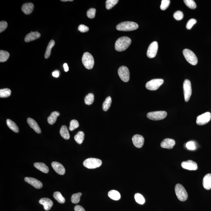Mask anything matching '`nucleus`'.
I'll list each match as a JSON object with an SVG mask.
<instances>
[{
	"instance_id": "49",
	"label": "nucleus",
	"mask_w": 211,
	"mask_h": 211,
	"mask_svg": "<svg viewBox=\"0 0 211 211\" xmlns=\"http://www.w3.org/2000/svg\"><path fill=\"white\" fill-rule=\"evenodd\" d=\"M63 67L65 72H67L69 71V67H68L67 64L65 63L63 64Z\"/></svg>"
},
{
	"instance_id": "2",
	"label": "nucleus",
	"mask_w": 211,
	"mask_h": 211,
	"mask_svg": "<svg viewBox=\"0 0 211 211\" xmlns=\"http://www.w3.org/2000/svg\"><path fill=\"white\" fill-rule=\"evenodd\" d=\"M139 28V25L135 22L127 21L121 22L116 26L117 30L120 31H131L135 30Z\"/></svg>"
},
{
	"instance_id": "42",
	"label": "nucleus",
	"mask_w": 211,
	"mask_h": 211,
	"mask_svg": "<svg viewBox=\"0 0 211 211\" xmlns=\"http://www.w3.org/2000/svg\"><path fill=\"white\" fill-rule=\"evenodd\" d=\"M96 13V9L91 8L88 10L87 16L90 19H93L95 17Z\"/></svg>"
},
{
	"instance_id": "18",
	"label": "nucleus",
	"mask_w": 211,
	"mask_h": 211,
	"mask_svg": "<svg viewBox=\"0 0 211 211\" xmlns=\"http://www.w3.org/2000/svg\"><path fill=\"white\" fill-rule=\"evenodd\" d=\"M175 141L174 140L170 139H166L163 140L161 143V148L172 149L175 145Z\"/></svg>"
},
{
	"instance_id": "47",
	"label": "nucleus",
	"mask_w": 211,
	"mask_h": 211,
	"mask_svg": "<svg viewBox=\"0 0 211 211\" xmlns=\"http://www.w3.org/2000/svg\"><path fill=\"white\" fill-rule=\"evenodd\" d=\"M74 209L75 211H85L84 208L80 205L75 206Z\"/></svg>"
},
{
	"instance_id": "48",
	"label": "nucleus",
	"mask_w": 211,
	"mask_h": 211,
	"mask_svg": "<svg viewBox=\"0 0 211 211\" xmlns=\"http://www.w3.org/2000/svg\"><path fill=\"white\" fill-rule=\"evenodd\" d=\"M53 76L55 78H58L59 76V72L58 71H55L52 73Z\"/></svg>"
},
{
	"instance_id": "33",
	"label": "nucleus",
	"mask_w": 211,
	"mask_h": 211,
	"mask_svg": "<svg viewBox=\"0 0 211 211\" xmlns=\"http://www.w3.org/2000/svg\"><path fill=\"white\" fill-rule=\"evenodd\" d=\"M94 100V96L93 93H90L87 95L84 98V102L87 105H90L93 103Z\"/></svg>"
},
{
	"instance_id": "9",
	"label": "nucleus",
	"mask_w": 211,
	"mask_h": 211,
	"mask_svg": "<svg viewBox=\"0 0 211 211\" xmlns=\"http://www.w3.org/2000/svg\"><path fill=\"white\" fill-rule=\"evenodd\" d=\"M118 73L120 78L124 82H127L130 80V71L127 67L124 66L120 67L118 69Z\"/></svg>"
},
{
	"instance_id": "24",
	"label": "nucleus",
	"mask_w": 211,
	"mask_h": 211,
	"mask_svg": "<svg viewBox=\"0 0 211 211\" xmlns=\"http://www.w3.org/2000/svg\"><path fill=\"white\" fill-rule=\"evenodd\" d=\"M60 115V114L58 111H53L50 114V117L47 118V121L49 124L53 125L56 123L58 117Z\"/></svg>"
},
{
	"instance_id": "19",
	"label": "nucleus",
	"mask_w": 211,
	"mask_h": 211,
	"mask_svg": "<svg viewBox=\"0 0 211 211\" xmlns=\"http://www.w3.org/2000/svg\"><path fill=\"white\" fill-rule=\"evenodd\" d=\"M41 36V34L38 32H31L25 37L24 41L26 42H29L30 41H35L38 39Z\"/></svg>"
},
{
	"instance_id": "3",
	"label": "nucleus",
	"mask_w": 211,
	"mask_h": 211,
	"mask_svg": "<svg viewBox=\"0 0 211 211\" xmlns=\"http://www.w3.org/2000/svg\"><path fill=\"white\" fill-rule=\"evenodd\" d=\"M175 191L178 200L182 201H185L188 198V194L183 186L180 184H176Z\"/></svg>"
},
{
	"instance_id": "31",
	"label": "nucleus",
	"mask_w": 211,
	"mask_h": 211,
	"mask_svg": "<svg viewBox=\"0 0 211 211\" xmlns=\"http://www.w3.org/2000/svg\"><path fill=\"white\" fill-rule=\"evenodd\" d=\"M53 197L58 203L63 204L65 202V199L59 192H56L53 194Z\"/></svg>"
},
{
	"instance_id": "15",
	"label": "nucleus",
	"mask_w": 211,
	"mask_h": 211,
	"mask_svg": "<svg viewBox=\"0 0 211 211\" xmlns=\"http://www.w3.org/2000/svg\"><path fill=\"white\" fill-rule=\"evenodd\" d=\"M24 180L25 182L37 189H40L42 187L43 185L41 182L35 178L26 177L24 178Z\"/></svg>"
},
{
	"instance_id": "4",
	"label": "nucleus",
	"mask_w": 211,
	"mask_h": 211,
	"mask_svg": "<svg viewBox=\"0 0 211 211\" xmlns=\"http://www.w3.org/2000/svg\"><path fill=\"white\" fill-rule=\"evenodd\" d=\"M102 164L101 160L96 158H89L83 163L84 167L89 169H94L100 167Z\"/></svg>"
},
{
	"instance_id": "29",
	"label": "nucleus",
	"mask_w": 211,
	"mask_h": 211,
	"mask_svg": "<svg viewBox=\"0 0 211 211\" xmlns=\"http://www.w3.org/2000/svg\"><path fill=\"white\" fill-rule=\"evenodd\" d=\"M84 132L79 131L74 136V139L77 143L81 144L84 140Z\"/></svg>"
},
{
	"instance_id": "17",
	"label": "nucleus",
	"mask_w": 211,
	"mask_h": 211,
	"mask_svg": "<svg viewBox=\"0 0 211 211\" xmlns=\"http://www.w3.org/2000/svg\"><path fill=\"white\" fill-rule=\"evenodd\" d=\"M40 204L44 206L45 210H50L53 206V202L50 199L48 198H42L39 200Z\"/></svg>"
},
{
	"instance_id": "35",
	"label": "nucleus",
	"mask_w": 211,
	"mask_h": 211,
	"mask_svg": "<svg viewBox=\"0 0 211 211\" xmlns=\"http://www.w3.org/2000/svg\"><path fill=\"white\" fill-rule=\"evenodd\" d=\"M135 201L140 205H143L145 203V199L143 196L139 193H136L135 195Z\"/></svg>"
},
{
	"instance_id": "41",
	"label": "nucleus",
	"mask_w": 211,
	"mask_h": 211,
	"mask_svg": "<svg viewBox=\"0 0 211 211\" xmlns=\"http://www.w3.org/2000/svg\"><path fill=\"white\" fill-rule=\"evenodd\" d=\"M173 16L177 20H180L183 18L184 15L182 11H178L174 13Z\"/></svg>"
},
{
	"instance_id": "22",
	"label": "nucleus",
	"mask_w": 211,
	"mask_h": 211,
	"mask_svg": "<svg viewBox=\"0 0 211 211\" xmlns=\"http://www.w3.org/2000/svg\"><path fill=\"white\" fill-rule=\"evenodd\" d=\"M203 186L205 189L207 190L211 188V174H208L205 176L203 181Z\"/></svg>"
},
{
	"instance_id": "39",
	"label": "nucleus",
	"mask_w": 211,
	"mask_h": 211,
	"mask_svg": "<svg viewBox=\"0 0 211 211\" xmlns=\"http://www.w3.org/2000/svg\"><path fill=\"white\" fill-rule=\"evenodd\" d=\"M79 126V124L78 122L76 120H72L71 121L70 124L69 130L71 131H73L78 128Z\"/></svg>"
},
{
	"instance_id": "32",
	"label": "nucleus",
	"mask_w": 211,
	"mask_h": 211,
	"mask_svg": "<svg viewBox=\"0 0 211 211\" xmlns=\"http://www.w3.org/2000/svg\"><path fill=\"white\" fill-rule=\"evenodd\" d=\"M10 57V54L8 52L4 50H0V62L6 61Z\"/></svg>"
},
{
	"instance_id": "16",
	"label": "nucleus",
	"mask_w": 211,
	"mask_h": 211,
	"mask_svg": "<svg viewBox=\"0 0 211 211\" xmlns=\"http://www.w3.org/2000/svg\"><path fill=\"white\" fill-rule=\"evenodd\" d=\"M52 167L56 173L59 175H63L65 174V170L63 165L56 161H54L51 163Z\"/></svg>"
},
{
	"instance_id": "36",
	"label": "nucleus",
	"mask_w": 211,
	"mask_h": 211,
	"mask_svg": "<svg viewBox=\"0 0 211 211\" xmlns=\"http://www.w3.org/2000/svg\"><path fill=\"white\" fill-rule=\"evenodd\" d=\"M118 2V0H107L106 2V7L107 9L110 10Z\"/></svg>"
},
{
	"instance_id": "46",
	"label": "nucleus",
	"mask_w": 211,
	"mask_h": 211,
	"mask_svg": "<svg viewBox=\"0 0 211 211\" xmlns=\"http://www.w3.org/2000/svg\"><path fill=\"white\" fill-rule=\"evenodd\" d=\"M78 30L81 32H88L89 28L85 25L81 24L79 26Z\"/></svg>"
},
{
	"instance_id": "37",
	"label": "nucleus",
	"mask_w": 211,
	"mask_h": 211,
	"mask_svg": "<svg viewBox=\"0 0 211 211\" xmlns=\"http://www.w3.org/2000/svg\"><path fill=\"white\" fill-rule=\"evenodd\" d=\"M82 195V193L79 192L72 195L71 197V201L74 204H77L79 203L80 200V197Z\"/></svg>"
},
{
	"instance_id": "50",
	"label": "nucleus",
	"mask_w": 211,
	"mask_h": 211,
	"mask_svg": "<svg viewBox=\"0 0 211 211\" xmlns=\"http://www.w3.org/2000/svg\"><path fill=\"white\" fill-rule=\"evenodd\" d=\"M61 1L62 2H67V1H71V2H72V1H73V0H62Z\"/></svg>"
},
{
	"instance_id": "5",
	"label": "nucleus",
	"mask_w": 211,
	"mask_h": 211,
	"mask_svg": "<svg viewBox=\"0 0 211 211\" xmlns=\"http://www.w3.org/2000/svg\"><path fill=\"white\" fill-rule=\"evenodd\" d=\"M82 61L86 69H91L94 64V60L93 56L88 52H86L83 55Z\"/></svg>"
},
{
	"instance_id": "13",
	"label": "nucleus",
	"mask_w": 211,
	"mask_h": 211,
	"mask_svg": "<svg viewBox=\"0 0 211 211\" xmlns=\"http://www.w3.org/2000/svg\"><path fill=\"white\" fill-rule=\"evenodd\" d=\"M182 166L183 169L190 170H196L198 168L197 163L191 160L183 162Z\"/></svg>"
},
{
	"instance_id": "1",
	"label": "nucleus",
	"mask_w": 211,
	"mask_h": 211,
	"mask_svg": "<svg viewBox=\"0 0 211 211\" xmlns=\"http://www.w3.org/2000/svg\"><path fill=\"white\" fill-rule=\"evenodd\" d=\"M131 43V39L129 37H120L116 41L115 45V50L118 52L124 51L128 48Z\"/></svg>"
},
{
	"instance_id": "8",
	"label": "nucleus",
	"mask_w": 211,
	"mask_h": 211,
	"mask_svg": "<svg viewBox=\"0 0 211 211\" xmlns=\"http://www.w3.org/2000/svg\"><path fill=\"white\" fill-rule=\"evenodd\" d=\"M167 115V113L166 111H157L148 113L147 116L150 119L158 120L163 119Z\"/></svg>"
},
{
	"instance_id": "44",
	"label": "nucleus",
	"mask_w": 211,
	"mask_h": 211,
	"mask_svg": "<svg viewBox=\"0 0 211 211\" xmlns=\"http://www.w3.org/2000/svg\"><path fill=\"white\" fill-rule=\"evenodd\" d=\"M186 147L187 149L190 150H194L196 149L195 143L193 141H190L187 143L186 144Z\"/></svg>"
},
{
	"instance_id": "10",
	"label": "nucleus",
	"mask_w": 211,
	"mask_h": 211,
	"mask_svg": "<svg viewBox=\"0 0 211 211\" xmlns=\"http://www.w3.org/2000/svg\"><path fill=\"white\" fill-rule=\"evenodd\" d=\"M183 90L184 97L185 102L189 100L191 96L192 87L191 81L188 80H185L183 83Z\"/></svg>"
},
{
	"instance_id": "6",
	"label": "nucleus",
	"mask_w": 211,
	"mask_h": 211,
	"mask_svg": "<svg viewBox=\"0 0 211 211\" xmlns=\"http://www.w3.org/2000/svg\"><path fill=\"white\" fill-rule=\"evenodd\" d=\"M184 57L187 62L192 65H196L198 62L197 56L191 50L186 49L183 51Z\"/></svg>"
},
{
	"instance_id": "7",
	"label": "nucleus",
	"mask_w": 211,
	"mask_h": 211,
	"mask_svg": "<svg viewBox=\"0 0 211 211\" xmlns=\"http://www.w3.org/2000/svg\"><path fill=\"white\" fill-rule=\"evenodd\" d=\"M164 81L161 79H155L151 80L147 83L145 87L150 90H157L163 84Z\"/></svg>"
},
{
	"instance_id": "11",
	"label": "nucleus",
	"mask_w": 211,
	"mask_h": 211,
	"mask_svg": "<svg viewBox=\"0 0 211 211\" xmlns=\"http://www.w3.org/2000/svg\"><path fill=\"white\" fill-rule=\"evenodd\" d=\"M158 47V44L157 41H153L151 43L147 50V56L150 58L155 57L157 54Z\"/></svg>"
},
{
	"instance_id": "34",
	"label": "nucleus",
	"mask_w": 211,
	"mask_h": 211,
	"mask_svg": "<svg viewBox=\"0 0 211 211\" xmlns=\"http://www.w3.org/2000/svg\"><path fill=\"white\" fill-rule=\"evenodd\" d=\"M11 94V90L9 88H4L0 90V97L6 98L8 97Z\"/></svg>"
},
{
	"instance_id": "23",
	"label": "nucleus",
	"mask_w": 211,
	"mask_h": 211,
	"mask_svg": "<svg viewBox=\"0 0 211 211\" xmlns=\"http://www.w3.org/2000/svg\"><path fill=\"white\" fill-rule=\"evenodd\" d=\"M34 167L41 172L45 173H48L49 169L45 163L41 162L35 163L34 164Z\"/></svg>"
},
{
	"instance_id": "20",
	"label": "nucleus",
	"mask_w": 211,
	"mask_h": 211,
	"mask_svg": "<svg viewBox=\"0 0 211 211\" xmlns=\"http://www.w3.org/2000/svg\"><path fill=\"white\" fill-rule=\"evenodd\" d=\"M27 122L29 125L30 126L31 128L33 129V130L37 133H41V129L38 126L37 123L35 120L31 118H28L27 119Z\"/></svg>"
},
{
	"instance_id": "43",
	"label": "nucleus",
	"mask_w": 211,
	"mask_h": 211,
	"mask_svg": "<svg viewBox=\"0 0 211 211\" xmlns=\"http://www.w3.org/2000/svg\"><path fill=\"white\" fill-rule=\"evenodd\" d=\"M197 20L195 19H192L188 21L187 23L186 28L187 29H191L193 26L196 23Z\"/></svg>"
},
{
	"instance_id": "38",
	"label": "nucleus",
	"mask_w": 211,
	"mask_h": 211,
	"mask_svg": "<svg viewBox=\"0 0 211 211\" xmlns=\"http://www.w3.org/2000/svg\"><path fill=\"white\" fill-rule=\"evenodd\" d=\"M183 1L186 5L191 9H195L197 7L196 4L193 0H185Z\"/></svg>"
},
{
	"instance_id": "25",
	"label": "nucleus",
	"mask_w": 211,
	"mask_h": 211,
	"mask_svg": "<svg viewBox=\"0 0 211 211\" xmlns=\"http://www.w3.org/2000/svg\"><path fill=\"white\" fill-rule=\"evenodd\" d=\"M108 196L110 198L115 200H119L121 198L120 193L116 190H111L108 192Z\"/></svg>"
},
{
	"instance_id": "21",
	"label": "nucleus",
	"mask_w": 211,
	"mask_h": 211,
	"mask_svg": "<svg viewBox=\"0 0 211 211\" xmlns=\"http://www.w3.org/2000/svg\"><path fill=\"white\" fill-rule=\"evenodd\" d=\"M34 7L33 4L32 3H27L22 5V10L24 14L29 15L33 11Z\"/></svg>"
},
{
	"instance_id": "40",
	"label": "nucleus",
	"mask_w": 211,
	"mask_h": 211,
	"mask_svg": "<svg viewBox=\"0 0 211 211\" xmlns=\"http://www.w3.org/2000/svg\"><path fill=\"white\" fill-rule=\"evenodd\" d=\"M170 4V1L169 0H162L161 1V4L160 5V9L162 10H165L169 6Z\"/></svg>"
},
{
	"instance_id": "45",
	"label": "nucleus",
	"mask_w": 211,
	"mask_h": 211,
	"mask_svg": "<svg viewBox=\"0 0 211 211\" xmlns=\"http://www.w3.org/2000/svg\"><path fill=\"white\" fill-rule=\"evenodd\" d=\"M7 24L6 22L2 21L0 22V32H2L6 29Z\"/></svg>"
},
{
	"instance_id": "27",
	"label": "nucleus",
	"mask_w": 211,
	"mask_h": 211,
	"mask_svg": "<svg viewBox=\"0 0 211 211\" xmlns=\"http://www.w3.org/2000/svg\"><path fill=\"white\" fill-rule=\"evenodd\" d=\"M55 42L54 40H51L49 42L48 45L47 47L46 50L45 54V59L48 58L51 54V51L52 49L54 47Z\"/></svg>"
},
{
	"instance_id": "12",
	"label": "nucleus",
	"mask_w": 211,
	"mask_h": 211,
	"mask_svg": "<svg viewBox=\"0 0 211 211\" xmlns=\"http://www.w3.org/2000/svg\"><path fill=\"white\" fill-rule=\"evenodd\" d=\"M211 118V114L210 112H207L202 114L197 117L196 123L198 125H203L209 122Z\"/></svg>"
},
{
	"instance_id": "30",
	"label": "nucleus",
	"mask_w": 211,
	"mask_h": 211,
	"mask_svg": "<svg viewBox=\"0 0 211 211\" xmlns=\"http://www.w3.org/2000/svg\"><path fill=\"white\" fill-rule=\"evenodd\" d=\"M111 102L112 99L111 97L109 96L106 98L102 105V109L104 111H106L109 110L111 106Z\"/></svg>"
},
{
	"instance_id": "26",
	"label": "nucleus",
	"mask_w": 211,
	"mask_h": 211,
	"mask_svg": "<svg viewBox=\"0 0 211 211\" xmlns=\"http://www.w3.org/2000/svg\"><path fill=\"white\" fill-rule=\"evenodd\" d=\"M60 135L64 139L69 140L70 137L67 127L66 126H62L60 130Z\"/></svg>"
},
{
	"instance_id": "14",
	"label": "nucleus",
	"mask_w": 211,
	"mask_h": 211,
	"mask_svg": "<svg viewBox=\"0 0 211 211\" xmlns=\"http://www.w3.org/2000/svg\"><path fill=\"white\" fill-rule=\"evenodd\" d=\"M132 141L135 147L140 148L144 145V139L142 135H135L132 137Z\"/></svg>"
},
{
	"instance_id": "28",
	"label": "nucleus",
	"mask_w": 211,
	"mask_h": 211,
	"mask_svg": "<svg viewBox=\"0 0 211 211\" xmlns=\"http://www.w3.org/2000/svg\"><path fill=\"white\" fill-rule=\"evenodd\" d=\"M7 126L11 130L15 133H17L19 132V129L17 125L12 120L7 119L6 120Z\"/></svg>"
}]
</instances>
